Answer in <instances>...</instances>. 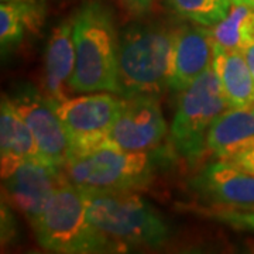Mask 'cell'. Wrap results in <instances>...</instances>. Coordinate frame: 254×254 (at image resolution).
Masks as SVG:
<instances>
[{
	"mask_svg": "<svg viewBox=\"0 0 254 254\" xmlns=\"http://www.w3.org/2000/svg\"><path fill=\"white\" fill-rule=\"evenodd\" d=\"M72 20L76 51L72 92L118 95L119 34L110 9L100 0H86Z\"/></svg>",
	"mask_w": 254,
	"mask_h": 254,
	"instance_id": "1",
	"label": "cell"
},
{
	"mask_svg": "<svg viewBox=\"0 0 254 254\" xmlns=\"http://www.w3.org/2000/svg\"><path fill=\"white\" fill-rule=\"evenodd\" d=\"M175 28L133 24L119 34L118 95L160 96L170 88Z\"/></svg>",
	"mask_w": 254,
	"mask_h": 254,
	"instance_id": "2",
	"label": "cell"
},
{
	"mask_svg": "<svg viewBox=\"0 0 254 254\" xmlns=\"http://www.w3.org/2000/svg\"><path fill=\"white\" fill-rule=\"evenodd\" d=\"M37 242L60 254L123 253L127 249L95 226L88 216L79 187L65 181L55 190L36 223Z\"/></svg>",
	"mask_w": 254,
	"mask_h": 254,
	"instance_id": "3",
	"label": "cell"
},
{
	"mask_svg": "<svg viewBox=\"0 0 254 254\" xmlns=\"http://www.w3.org/2000/svg\"><path fill=\"white\" fill-rule=\"evenodd\" d=\"M95 226L128 249H155L171 239L164 218L136 190H82Z\"/></svg>",
	"mask_w": 254,
	"mask_h": 254,
	"instance_id": "4",
	"label": "cell"
},
{
	"mask_svg": "<svg viewBox=\"0 0 254 254\" xmlns=\"http://www.w3.org/2000/svg\"><path fill=\"white\" fill-rule=\"evenodd\" d=\"M154 157L150 151H123L100 147L69 157L64 167L66 180L82 190H141L154 178Z\"/></svg>",
	"mask_w": 254,
	"mask_h": 254,
	"instance_id": "5",
	"label": "cell"
},
{
	"mask_svg": "<svg viewBox=\"0 0 254 254\" xmlns=\"http://www.w3.org/2000/svg\"><path fill=\"white\" fill-rule=\"evenodd\" d=\"M227 109L218 76L210 66L187 89L180 92L170 136L182 158L196 161L206 151L209 127Z\"/></svg>",
	"mask_w": 254,
	"mask_h": 254,
	"instance_id": "6",
	"label": "cell"
},
{
	"mask_svg": "<svg viewBox=\"0 0 254 254\" xmlns=\"http://www.w3.org/2000/svg\"><path fill=\"white\" fill-rule=\"evenodd\" d=\"M54 103L68 136L69 157H73L102 147L123 109L125 98L112 92H92Z\"/></svg>",
	"mask_w": 254,
	"mask_h": 254,
	"instance_id": "7",
	"label": "cell"
},
{
	"mask_svg": "<svg viewBox=\"0 0 254 254\" xmlns=\"http://www.w3.org/2000/svg\"><path fill=\"white\" fill-rule=\"evenodd\" d=\"M10 98L36 140L41 161L64 170L69 158V141L54 100L30 83L18 86Z\"/></svg>",
	"mask_w": 254,
	"mask_h": 254,
	"instance_id": "8",
	"label": "cell"
},
{
	"mask_svg": "<svg viewBox=\"0 0 254 254\" xmlns=\"http://www.w3.org/2000/svg\"><path fill=\"white\" fill-rule=\"evenodd\" d=\"M167 131L160 96L137 95L125 98L123 109L102 147L123 151H151L161 144Z\"/></svg>",
	"mask_w": 254,
	"mask_h": 254,
	"instance_id": "9",
	"label": "cell"
},
{
	"mask_svg": "<svg viewBox=\"0 0 254 254\" xmlns=\"http://www.w3.org/2000/svg\"><path fill=\"white\" fill-rule=\"evenodd\" d=\"M66 180L63 168L43 161H23L1 177L3 190L16 208L36 226L55 190Z\"/></svg>",
	"mask_w": 254,
	"mask_h": 254,
	"instance_id": "10",
	"label": "cell"
},
{
	"mask_svg": "<svg viewBox=\"0 0 254 254\" xmlns=\"http://www.w3.org/2000/svg\"><path fill=\"white\" fill-rule=\"evenodd\" d=\"M193 192L210 205L230 210H254V175L227 160L206 164L190 180Z\"/></svg>",
	"mask_w": 254,
	"mask_h": 254,
	"instance_id": "11",
	"label": "cell"
},
{
	"mask_svg": "<svg viewBox=\"0 0 254 254\" xmlns=\"http://www.w3.org/2000/svg\"><path fill=\"white\" fill-rule=\"evenodd\" d=\"M212 28L190 24L175 30L170 89L182 92L208 71L213 63Z\"/></svg>",
	"mask_w": 254,
	"mask_h": 254,
	"instance_id": "12",
	"label": "cell"
},
{
	"mask_svg": "<svg viewBox=\"0 0 254 254\" xmlns=\"http://www.w3.org/2000/svg\"><path fill=\"white\" fill-rule=\"evenodd\" d=\"M76 64L72 16L55 26L48 38L44 64L46 95L55 102L69 98Z\"/></svg>",
	"mask_w": 254,
	"mask_h": 254,
	"instance_id": "13",
	"label": "cell"
},
{
	"mask_svg": "<svg viewBox=\"0 0 254 254\" xmlns=\"http://www.w3.org/2000/svg\"><path fill=\"white\" fill-rule=\"evenodd\" d=\"M212 66L222 95L230 109H253L254 78L242 51L226 50L215 43Z\"/></svg>",
	"mask_w": 254,
	"mask_h": 254,
	"instance_id": "14",
	"label": "cell"
},
{
	"mask_svg": "<svg viewBox=\"0 0 254 254\" xmlns=\"http://www.w3.org/2000/svg\"><path fill=\"white\" fill-rule=\"evenodd\" d=\"M0 158L1 177L23 161H41L36 140L9 95H1L0 103Z\"/></svg>",
	"mask_w": 254,
	"mask_h": 254,
	"instance_id": "15",
	"label": "cell"
},
{
	"mask_svg": "<svg viewBox=\"0 0 254 254\" xmlns=\"http://www.w3.org/2000/svg\"><path fill=\"white\" fill-rule=\"evenodd\" d=\"M253 144V109L227 108L209 127L206 150L219 160H230L233 155Z\"/></svg>",
	"mask_w": 254,
	"mask_h": 254,
	"instance_id": "16",
	"label": "cell"
},
{
	"mask_svg": "<svg viewBox=\"0 0 254 254\" xmlns=\"http://www.w3.org/2000/svg\"><path fill=\"white\" fill-rule=\"evenodd\" d=\"M44 7L38 1H1L0 46L4 53L17 46L28 33H37L44 23Z\"/></svg>",
	"mask_w": 254,
	"mask_h": 254,
	"instance_id": "17",
	"label": "cell"
},
{
	"mask_svg": "<svg viewBox=\"0 0 254 254\" xmlns=\"http://www.w3.org/2000/svg\"><path fill=\"white\" fill-rule=\"evenodd\" d=\"M210 28L216 44L245 53L254 44V9L233 3L226 17Z\"/></svg>",
	"mask_w": 254,
	"mask_h": 254,
	"instance_id": "18",
	"label": "cell"
},
{
	"mask_svg": "<svg viewBox=\"0 0 254 254\" xmlns=\"http://www.w3.org/2000/svg\"><path fill=\"white\" fill-rule=\"evenodd\" d=\"M168 7L185 20L205 27H213L226 17L232 0H165Z\"/></svg>",
	"mask_w": 254,
	"mask_h": 254,
	"instance_id": "19",
	"label": "cell"
},
{
	"mask_svg": "<svg viewBox=\"0 0 254 254\" xmlns=\"http://www.w3.org/2000/svg\"><path fill=\"white\" fill-rule=\"evenodd\" d=\"M212 218H216L220 222H225L227 225L242 229L254 230V210H230V209H216L209 212Z\"/></svg>",
	"mask_w": 254,
	"mask_h": 254,
	"instance_id": "20",
	"label": "cell"
},
{
	"mask_svg": "<svg viewBox=\"0 0 254 254\" xmlns=\"http://www.w3.org/2000/svg\"><path fill=\"white\" fill-rule=\"evenodd\" d=\"M227 161L235 164L236 167H239L240 170H243L246 173L254 175V144L245 148L243 151L237 153L236 155H233Z\"/></svg>",
	"mask_w": 254,
	"mask_h": 254,
	"instance_id": "21",
	"label": "cell"
},
{
	"mask_svg": "<svg viewBox=\"0 0 254 254\" xmlns=\"http://www.w3.org/2000/svg\"><path fill=\"white\" fill-rule=\"evenodd\" d=\"M127 13L133 17H143L151 7L154 0H120Z\"/></svg>",
	"mask_w": 254,
	"mask_h": 254,
	"instance_id": "22",
	"label": "cell"
},
{
	"mask_svg": "<svg viewBox=\"0 0 254 254\" xmlns=\"http://www.w3.org/2000/svg\"><path fill=\"white\" fill-rule=\"evenodd\" d=\"M14 232H16V227H14L13 215L10 213L9 208L3 202V205H1V240H3V245L9 243Z\"/></svg>",
	"mask_w": 254,
	"mask_h": 254,
	"instance_id": "23",
	"label": "cell"
},
{
	"mask_svg": "<svg viewBox=\"0 0 254 254\" xmlns=\"http://www.w3.org/2000/svg\"><path fill=\"white\" fill-rule=\"evenodd\" d=\"M243 54H245L247 65H249V68H250L252 75H253V78H254V44L252 47H249Z\"/></svg>",
	"mask_w": 254,
	"mask_h": 254,
	"instance_id": "24",
	"label": "cell"
},
{
	"mask_svg": "<svg viewBox=\"0 0 254 254\" xmlns=\"http://www.w3.org/2000/svg\"><path fill=\"white\" fill-rule=\"evenodd\" d=\"M240 4H246V6L254 9V0H240Z\"/></svg>",
	"mask_w": 254,
	"mask_h": 254,
	"instance_id": "25",
	"label": "cell"
},
{
	"mask_svg": "<svg viewBox=\"0 0 254 254\" xmlns=\"http://www.w3.org/2000/svg\"><path fill=\"white\" fill-rule=\"evenodd\" d=\"M1 1H37V0H1Z\"/></svg>",
	"mask_w": 254,
	"mask_h": 254,
	"instance_id": "26",
	"label": "cell"
},
{
	"mask_svg": "<svg viewBox=\"0 0 254 254\" xmlns=\"http://www.w3.org/2000/svg\"><path fill=\"white\" fill-rule=\"evenodd\" d=\"M233 3H236V4H240V0H232Z\"/></svg>",
	"mask_w": 254,
	"mask_h": 254,
	"instance_id": "27",
	"label": "cell"
},
{
	"mask_svg": "<svg viewBox=\"0 0 254 254\" xmlns=\"http://www.w3.org/2000/svg\"><path fill=\"white\" fill-rule=\"evenodd\" d=\"M253 112H254V108H253Z\"/></svg>",
	"mask_w": 254,
	"mask_h": 254,
	"instance_id": "28",
	"label": "cell"
}]
</instances>
